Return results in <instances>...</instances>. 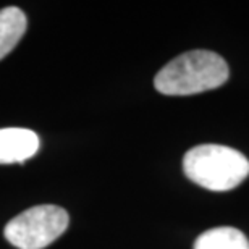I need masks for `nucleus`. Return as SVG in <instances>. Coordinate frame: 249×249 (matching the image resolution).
<instances>
[{"mask_svg":"<svg viewBox=\"0 0 249 249\" xmlns=\"http://www.w3.org/2000/svg\"><path fill=\"white\" fill-rule=\"evenodd\" d=\"M230 70L223 58L211 51H189L168 62L154 78V86L165 96H191L220 88Z\"/></svg>","mask_w":249,"mask_h":249,"instance_id":"obj_1","label":"nucleus"},{"mask_svg":"<svg viewBox=\"0 0 249 249\" xmlns=\"http://www.w3.org/2000/svg\"><path fill=\"white\" fill-rule=\"evenodd\" d=\"M194 249H249V241L238 228L215 227L197 238Z\"/></svg>","mask_w":249,"mask_h":249,"instance_id":"obj_6","label":"nucleus"},{"mask_svg":"<svg viewBox=\"0 0 249 249\" xmlns=\"http://www.w3.org/2000/svg\"><path fill=\"white\" fill-rule=\"evenodd\" d=\"M183 170L199 186L211 191H230L248 178L249 160L233 147L201 144L186 152Z\"/></svg>","mask_w":249,"mask_h":249,"instance_id":"obj_2","label":"nucleus"},{"mask_svg":"<svg viewBox=\"0 0 249 249\" xmlns=\"http://www.w3.org/2000/svg\"><path fill=\"white\" fill-rule=\"evenodd\" d=\"M68 223L70 217L65 209L42 204L12 218L3 235L10 245L18 249H44L67 231Z\"/></svg>","mask_w":249,"mask_h":249,"instance_id":"obj_3","label":"nucleus"},{"mask_svg":"<svg viewBox=\"0 0 249 249\" xmlns=\"http://www.w3.org/2000/svg\"><path fill=\"white\" fill-rule=\"evenodd\" d=\"M28 19L18 7H5L0 10V60L5 58L21 41L26 33Z\"/></svg>","mask_w":249,"mask_h":249,"instance_id":"obj_5","label":"nucleus"},{"mask_svg":"<svg viewBox=\"0 0 249 249\" xmlns=\"http://www.w3.org/2000/svg\"><path fill=\"white\" fill-rule=\"evenodd\" d=\"M39 136L28 128L0 129V163H23L39 151Z\"/></svg>","mask_w":249,"mask_h":249,"instance_id":"obj_4","label":"nucleus"}]
</instances>
